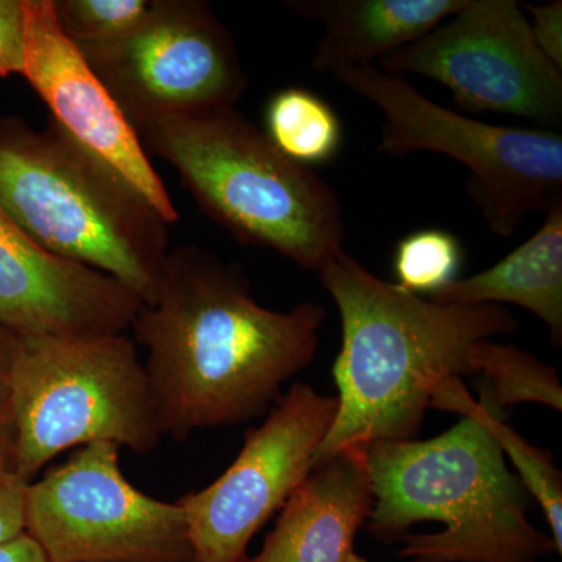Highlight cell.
Segmentation results:
<instances>
[{
    "label": "cell",
    "instance_id": "6da1fadb",
    "mask_svg": "<svg viewBox=\"0 0 562 562\" xmlns=\"http://www.w3.org/2000/svg\"><path fill=\"white\" fill-rule=\"evenodd\" d=\"M325 316L314 302L266 308L239 266L202 247L169 251L157 301L131 328L147 351L162 436L183 442L269 413L283 384L312 364Z\"/></svg>",
    "mask_w": 562,
    "mask_h": 562
},
{
    "label": "cell",
    "instance_id": "7a4b0ae2",
    "mask_svg": "<svg viewBox=\"0 0 562 562\" xmlns=\"http://www.w3.org/2000/svg\"><path fill=\"white\" fill-rule=\"evenodd\" d=\"M341 316L338 413L313 469L355 443L416 441L432 394L475 375L473 344L517 330L502 305L439 303L379 279L346 250L319 272Z\"/></svg>",
    "mask_w": 562,
    "mask_h": 562
},
{
    "label": "cell",
    "instance_id": "3957f363",
    "mask_svg": "<svg viewBox=\"0 0 562 562\" xmlns=\"http://www.w3.org/2000/svg\"><path fill=\"white\" fill-rule=\"evenodd\" d=\"M368 464V530L380 541L403 539L406 560L538 562L557 552L528 520L531 495L471 417L428 441L371 443Z\"/></svg>",
    "mask_w": 562,
    "mask_h": 562
},
{
    "label": "cell",
    "instance_id": "277c9868",
    "mask_svg": "<svg viewBox=\"0 0 562 562\" xmlns=\"http://www.w3.org/2000/svg\"><path fill=\"white\" fill-rule=\"evenodd\" d=\"M136 133L147 154L172 165L203 213L239 243L317 273L346 250L335 188L284 157L235 106L160 117Z\"/></svg>",
    "mask_w": 562,
    "mask_h": 562
},
{
    "label": "cell",
    "instance_id": "5b68a950",
    "mask_svg": "<svg viewBox=\"0 0 562 562\" xmlns=\"http://www.w3.org/2000/svg\"><path fill=\"white\" fill-rule=\"evenodd\" d=\"M0 205L44 250L157 301L168 224L54 122L40 132L0 120Z\"/></svg>",
    "mask_w": 562,
    "mask_h": 562
},
{
    "label": "cell",
    "instance_id": "8992f818",
    "mask_svg": "<svg viewBox=\"0 0 562 562\" xmlns=\"http://www.w3.org/2000/svg\"><path fill=\"white\" fill-rule=\"evenodd\" d=\"M13 409V473L27 484L66 450L109 442L147 454L165 438L146 368L127 333L18 336Z\"/></svg>",
    "mask_w": 562,
    "mask_h": 562
},
{
    "label": "cell",
    "instance_id": "52a82bcc",
    "mask_svg": "<svg viewBox=\"0 0 562 562\" xmlns=\"http://www.w3.org/2000/svg\"><path fill=\"white\" fill-rule=\"evenodd\" d=\"M333 79L382 111L380 154L446 155L471 171L468 195L490 231L512 238L525 217L562 201V136L549 128L490 124L425 98L379 66L347 69Z\"/></svg>",
    "mask_w": 562,
    "mask_h": 562
},
{
    "label": "cell",
    "instance_id": "ba28073f",
    "mask_svg": "<svg viewBox=\"0 0 562 562\" xmlns=\"http://www.w3.org/2000/svg\"><path fill=\"white\" fill-rule=\"evenodd\" d=\"M120 447L88 443L25 490V532L50 562H192L187 517L133 486Z\"/></svg>",
    "mask_w": 562,
    "mask_h": 562
},
{
    "label": "cell",
    "instance_id": "9c48e42d",
    "mask_svg": "<svg viewBox=\"0 0 562 562\" xmlns=\"http://www.w3.org/2000/svg\"><path fill=\"white\" fill-rule=\"evenodd\" d=\"M77 47L135 131L235 106L249 87L235 38L202 0H158L127 38Z\"/></svg>",
    "mask_w": 562,
    "mask_h": 562
},
{
    "label": "cell",
    "instance_id": "30bf717a",
    "mask_svg": "<svg viewBox=\"0 0 562 562\" xmlns=\"http://www.w3.org/2000/svg\"><path fill=\"white\" fill-rule=\"evenodd\" d=\"M380 66L403 79L438 81L465 111L522 117L549 131L562 124V70L539 49L516 0H465Z\"/></svg>",
    "mask_w": 562,
    "mask_h": 562
},
{
    "label": "cell",
    "instance_id": "8fae6325",
    "mask_svg": "<svg viewBox=\"0 0 562 562\" xmlns=\"http://www.w3.org/2000/svg\"><path fill=\"white\" fill-rule=\"evenodd\" d=\"M338 397L294 383L280 395L220 479L177 501L187 517L192 562H246L254 536L313 471Z\"/></svg>",
    "mask_w": 562,
    "mask_h": 562
},
{
    "label": "cell",
    "instance_id": "7c38bea8",
    "mask_svg": "<svg viewBox=\"0 0 562 562\" xmlns=\"http://www.w3.org/2000/svg\"><path fill=\"white\" fill-rule=\"evenodd\" d=\"M22 9L25 21L22 76L49 106L50 121L149 203L166 224H176L179 211L151 166L138 133L79 47L63 35L52 0H22Z\"/></svg>",
    "mask_w": 562,
    "mask_h": 562
},
{
    "label": "cell",
    "instance_id": "4fadbf2b",
    "mask_svg": "<svg viewBox=\"0 0 562 562\" xmlns=\"http://www.w3.org/2000/svg\"><path fill=\"white\" fill-rule=\"evenodd\" d=\"M143 305L113 277L44 250L0 205V327L32 338L122 335Z\"/></svg>",
    "mask_w": 562,
    "mask_h": 562
},
{
    "label": "cell",
    "instance_id": "5bb4252c",
    "mask_svg": "<svg viewBox=\"0 0 562 562\" xmlns=\"http://www.w3.org/2000/svg\"><path fill=\"white\" fill-rule=\"evenodd\" d=\"M369 446L355 443L316 465L280 509L257 557L246 562H347L373 506Z\"/></svg>",
    "mask_w": 562,
    "mask_h": 562
},
{
    "label": "cell",
    "instance_id": "9a60e30c",
    "mask_svg": "<svg viewBox=\"0 0 562 562\" xmlns=\"http://www.w3.org/2000/svg\"><path fill=\"white\" fill-rule=\"evenodd\" d=\"M465 0H290L286 9L324 29L312 66L335 76L375 66L424 38Z\"/></svg>",
    "mask_w": 562,
    "mask_h": 562
},
{
    "label": "cell",
    "instance_id": "2e32d148",
    "mask_svg": "<svg viewBox=\"0 0 562 562\" xmlns=\"http://www.w3.org/2000/svg\"><path fill=\"white\" fill-rule=\"evenodd\" d=\"M439 303H513L547 325L554 347L562 342V201L547 211L538 232L486 271L454 280L430 295Z\"/></svg>",
    "mask_w": 562,
    "mask_h": 562
},
{
    "label": "cell",
    "instance_id": "e0dca14e",
    "mask_svg": "<svg viewBox=\"0 0 562 562\" xmlns=\"http://www.w3.org/2000/svg\"><path fill=\"white\" fill-rule=\"evenodd\" d=\"M432 408L454 412L471 417L490 432L503 453L508 454L514 468L520 475L525 490L535 498L546 514L554 550L562 553V479L553 464L552 453L538 449L525 441L519 432L503 422L502 414L492 413L479 402L473 401L461 379L443 382L432 394Z\"/></svg>",
    "mask_w": 562,
    "mask_h": 562
},
{
    "label": "cell",
    "instance_id": "ac0fdd59",
    "mask_svg": "<svg viewBox=\"0 0 562 562\" xmlns=\"http://www.w3.org/2000/svg\"><path fill=\"white\" fill-rule=\"evenodd\" d=\"M266 136L290 160L313 166L330 162L342 147L341 120L330 103L306 88L271 95L265 110Z\"/></svg>",
    "mask_w": 562,
    "mask_h": 562
},
{
    "label": "cell",
    "instance_id": "d6986e66",
    "mask_svg": "<svg viewBox=\"0 0 562 562\" xmlns=\"http://www.w3.org/2000/svg\"><path fill=\"white\" fill-rule=\"evenodd\" d=\"M473 372L483 376L480 405L505 416L519 403H539L561 412L562 387L558 373L527 351L484 339L469 350Z\"/></svg>",
    "mask_w": 562,
    "mask_h": 562
},
{
    "label": "cell",
    "instance_id": "ffe728a7",
    "mask_svg": "<svg viewBox=\"0 0 562 562\" xmlns=\"http://www.w3.org/2000/svg\"><path fill=\"white\" fill-rule=\"evenodd\" d=\"M58 27L76 46L106 44L138 31L158 0H52Z\"/></svg>",
    "mask_w": 562,
    "mask_h": 562
},
{
    "label": "cell",
    "instance_id": "44dd1931",
    "mask_svg": "<svg viewBox=\"0 0 562 562\" xmlns=\"http://www.w3.org/2000/svg\"><path fill=\"white\" fill-rule=\"evenodd\" d=\"M462 262L457 236L439 228L409 233L394 251V271L403 290L435 294L457 280Z\"/></svg>",
    "mask_w": 562,
    "mask_h": 562
},
{
    "label": "cell",
    "instance_id": "7402d4cb",
    "mask_svg": "<svg viewBox=\"0 0 562 562\" xmlns=\"http://www.w3.org/2000/svg\"><path fill=\"white\" fill-rule=\"evenodd\" d=\"M16 333L0 327V471L13 472L16 424L13 409V360Z\"/></svg>",
    "mask_w": 562,
    "mask_h": 562
},
{
    "label": "cell",
    "instance_id": "603a6c76",
    "mask_svg": "<svg viewBox=\"0 0 562 562\" xmlns=\"http://www.w3.org/2000/svg\"><path fill=\"white\" fill-rule=\"evenodd\" d=\"M25 21L22 0H0V77L24 72Z\"/></svg>",
    "mask_w": 562,
    "mask_h": 562
},
{
    "label": "cell",
    "instance_id": "cb8c5ba5",
    "mask_svg": "<svg viewBox=\"0 0 562 562\" xmlns=\"http://www.w3.org/2000/svg\"><path fill=\"white\" fill-rule=\"evenodd\" d=\"M530 22L532 38L542 54L562 70V2L552 0L543 5L522 3Z\"/></svg>",
    "mask_w": 562,
    "mask_h": 562
},
{
    "label": "cell",
    "instance_id": "d4e9b609",
    "mask_svg": "<svg viewBox=\"0 0 562 562\" xmlns=\"http://www.w3.org/2000/svg\"><path fill=\"white\" fill-rule=\"evenodd\" d=\"M25 490L16 473L0 471V543L25 532Z\"/></svg>",
    "mask_w": 562,
    "mask_h": 562
},
{
    "label": "cell",
    "instance_id": "484cf974",
    "mask_svg": "<svg viewBox=\"0 0 562 562\" xmlns=\"http://www.w3.org/2000/svg\"><path fill=\"white\" fill-rule=\"evenodd\" d=\"M0 562H50L38 542L27 532L5 543H0Z\"/></svg>",
    "mask_w": 562,
    "mask_h": 562
},
{
    "label": "cell",
    "instance_id": "4316f807",
    "mask_svg": "<svg viewBox=\"0 0 562 562\" xmlns=\"http://www.w3.org/2000/svg\"><path fill=\"white\" fill-rule=\"evenodd\" d=\"M347 562H368V561H366L364 558H361L360 554L355 552L353 554H351L350 560Z\"/></svg>",
    "mask_w": 562,
    "mask_h": 562
}]
</instances>
